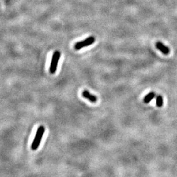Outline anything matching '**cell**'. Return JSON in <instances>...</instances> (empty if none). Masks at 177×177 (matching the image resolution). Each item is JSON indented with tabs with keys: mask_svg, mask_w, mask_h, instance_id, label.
Masks as SVG:
<instances>
[{
	"mask_svg": "<svg viewBox=\"0 0 177 177\" xmlns=\"http://www.w3.org/2000/svg\"><path fill=\"white\" fill-rule=\"evenodd\" d=\"M95 40H96L95 38H94L93 36H90L82 41L75 43L74 45L75 49L78 51L84 47H88L89 45H91L95 42Z\"/></svg>",
	"mask_w": 177,
	"mask_h": 177,
	"instance_id": "3",
	"label": "cell"
},
{
	"mask_svg": "<svg viewBox=\"0 0 177 177\" xmlns=\"http://www.w3.org/2000/svg\"><path fill=\"white\" fill-rule=\"evenodd\" d=\"M156 104L158 107H162L163 105V97L161 95H158L156 99Z\"/></svg>",
	"mask_w": 177,
	"mask_h": 177,
	"instance_id": "7",
	"label": "cell"
},
{
	"mask_svg": "<svg viewBox=\"0 0 177 177\" xmlns=\"http://www.w3.org/2000/svg\"><path fill=\"white\" fill-rule=\"evenodd\" d=\"M155 93L154 92H151L148 93L145 96L144 99H143V102L145 103V104H148L155 97Z\"/></svg>",
	"mask_w": 177,
	"mask_h": 177,
	"instance_id": "6",
	"label": "cell"
},
{
	"mask_svg": "<svg viewBox=\"0 0 177 177\" xmlns=\"http://www.w3.org/2000/svg\"><path fill=\"white\" fill-rule=\"evenodd\" d=\"M82 96L84 98L88 99L90 102H97V101L98 100L97 96H96L95 95H92V93H90L88 91H87V90H85V91H84L82 92Z\"/></svg>",
	"mask_w": 177,
	"mask_h": 177,
	"instance_id": "5",
	"label": "cell"
},
{
	"mask_svg": "<svg viewBox=\"0 0 177 177\" xmlns=\"http://www.w3.org/2000/svg\"><path fill=\"white\" fill-rule=\"evenodd\" d=\"M155 47L158 49L159 51H160L165 55H168L170 52V48L164 45L162 42H156Z\"/></svg>",
	"mask_w": 177,
	"mask_h": 177,
	"instance_id": "4",
	"label": "cell"
},
{
	"mask_svg": "<svg viewBox=\"0 0 177 177\" xmlns=\"http://www.w3.org/2000/svg\"><path fill=\"white\" fill-rule=\"evenodd\" d=\"M45 132V128L43 126H39L37 128L36 135L35 136V138L33 140L32 145H31V149L33 150H36L39 148V146L40 145V143L42 142L43 136Z\"/></svg>",
	"mask_w": 177,
	"mask_h": 177,
	"instance_id": "1",
	"label": "cell"
},
{
	"mask_svg": "<svg viewBox=\"0 0 177 177\" xmlns=\"http://www.w3.org/2000/svg\"><path fill=\"white\" fill-rule=\"evenodd\" d=\"M61 53L59 51L54 52L52 56L51 61L50 67V72L51 74H54L56 72L59 61L61 58Z\"/></svg>",
	"mask_w": 177,
	"mask_h": 177,
	"instance_id": "2",
	"label": "cell"
}]
</instances>
